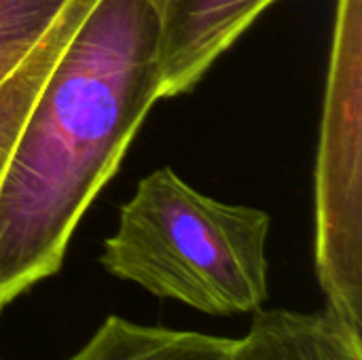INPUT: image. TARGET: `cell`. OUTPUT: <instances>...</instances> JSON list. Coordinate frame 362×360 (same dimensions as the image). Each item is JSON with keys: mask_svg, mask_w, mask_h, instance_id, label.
Here are the masks:
<instances>
[{"mask_svg": "<svg viewBox=\"0 0 362 360\" xmlns=\"http://www.w3.org/2000/svg\"><path fill=\"white\" fill-rule=\"evenodd\" d=\"M233 360H362V337L329 310H257Z\"/></svg>", "mask_w": 362, "mask_h": 360, "instance_id": "5", "label": "cell"}, {"mask_svg": "<svg viewBox=\"0 0 362 360\" xmlns=\"http://www.w3.org/2000/svg\"><path fill=\"white\" fill-rule=\"evenodd\" d=\"M269 223L267 212L212 199L161 168L121 208L100 263L206 314L257 312L267 299Z\"/></svg>", "mask_w": 362, "mask_h": 360, "instance_id": "2", "label": "cell"}, {"mask_svg": "<svg viewBox=\"0 0 362 360\" xmlns=\"http://www.w3.org/2000/svg\"><path fill=\"white\" fill-rule=\"evenodd\" d=\"M362 0H337L316 163V272L329 312L362 337Z\"/></svg>", "mask_w": 362, "mask_h": 360, "instance_id": "3", "label": "cell"}, {"mask_svg": "<svg viewBox=\"0 0 362 360\" xmlns=\"http://www.w3.org/2000/svg\"><path fill=\"white\" fill-rule=\"evenodd\" d=\"M72 0H0V55L34 47Z\"/></svg>", "mask_w": 362, "mask_h": 360, "instance_id": "8", "label": "cell"}, {"mask_svg": "<svg viewBox=\"0 0 362 360\" xmlns=\"http://www.w3.org/2000/svg\"><path fill=\"white\" fill-rule=\"evenodd\" d=\"M238 339L142 327L108 316L70 360H233Z\"/></svg>", "mask_w": 362, "mask_h": 360, "instance_id": "7", "label": "cell"}, {"mask_svg": "<svg viewBox=\"0 0 362 360\" xmlns=\"http://www.w3.org/2000/svg\"><path fill=\"white\" fill-rule=\"evenodd\" d=\"M4 308H6V301H4V299H2V295H0V312H2Z\"/></svg>", "mask_w": 362, "mask_h": 360, "instance_id": "9", "label": "cell"}, {"mask_svg": "<svg viewBox=\"0 0 362 360\" xmlns=\"http://www.w3.org/2000/svg\"><path fill=\"white\" fill-rule=\"evenodd\" d=\"M159 34L161 98L193 89L278 0H146Z\"/></svg>", "mask_w": 362, "mask_h": 360, "instance_id": "4", "label": "cell"}, {"mask_svg": "<svg viewBox=\"0 0 362 360\" xmlns=\"http://www.w3.org/2000/svg\"><path fill=\"white\" fill-rule=\"evenodd\" d=\"M161 98L146 0H95L45 79L0 178V295L53 276L100 189Z\"/></svg>", "mask_w": 362, "mask_h": 360, "instance_id": "1", "label": "cell"}, {"mask_svg": "<svg viewBox=\"0 0 362 360\" xmlns=\"http://www.w3.org/2000/svg\"><path fill=\"white\" fill-rule=\"evenodd\" d=\"M93 2L72 0L34 47L0 55V178L45 79Z\"/></svg>", "mask_w": 362, "mask_h": 360, "instance_id": "6", "label": "cell"}]
</instances>
